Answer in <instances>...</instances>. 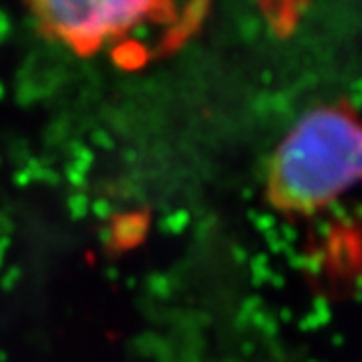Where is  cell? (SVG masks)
<instances>
[{
    "label": "cell",
    "mask_w": 362,
    "mask_h": 362,
    "mask_svg": "<svg viewBox=\"0 0 362 362\" xmlns=\"http://www.w3.org/2000/svg\"><path fill=\"white\" fill-rule=\"evenodd\" d=\"M258 6L272 28L280 35L294 30L300 18L308 11L312 0H252Z\"/></svg>",
    "instance_id": "obj_3"
},
{
    "label": "cell",
    "mask_w": 362,
    "mask_h": 362,
    "mask_svg": "<svg viewBox=\"0 0 362 362\" xmlns=\"http://www.w3.org/2000/svg\"><path fill=\"white\" fill-rule=\"evenodd\" d=\"M40 30L81 54L103 51L168 18L171 0H26Z\"/></svg>",
    "instance_id": "obj_2"
},
{
    "label": "cell",
    "mask_w": 362,
    "mask_h": 362,
    "mask_svg": "<svg viewBox=\"0 0 362 362\" xmlns=\"http://www.w3.org/2000/svg\"><path fill=\"white\" fill-rule=\"evenodd\" d=\"M362 187V115L350 103L318 105L274 149L266 175L270 204L310 218Z\"/></svg>",
    "instance_id": "obj_1"
}]
</instances>
